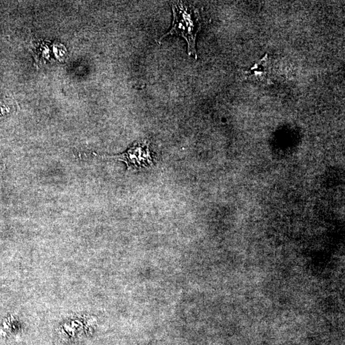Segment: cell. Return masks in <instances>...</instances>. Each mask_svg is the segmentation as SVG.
<instances>
[{
    "label": "cell",
    "instance_id": "6da1fadb",
    "mask_svg": "<svg viewBox=\"0 0 345 345\" xmlns=\"http://www.w3.org/2000/svg\"><path fill=\"white\" fill-rule=\"evenodd\" d=\"M173 20L171 28L167 34L161 36L158 43H160L168 36L182 37L187 43V53L197 59L196 50V39L200 32L202 21L198 8L183 1H172L171 3Z\"/></svg>",
    "mask_w": 345,
    "mask_h": 345
},
{
    "label": "cell",
    "instance_id": "7a4b0ae2",
    "mask_svg": "<svg viewBox=\"0 0 345 345\" xmlns=\"http://www.w3.org/2000/svg\"><path fill=\"white\" fill-rule=\"evenodd\" d=\"M100 159H115L122 161L127 166V170H140L152 167L153 157L150 150L149 143L147 141L136 142L126 150V152L116 156H100L93 154Z\"/></svg>",
    "mask_w": 345,
    "mask_h": 345
}]
</instances>
